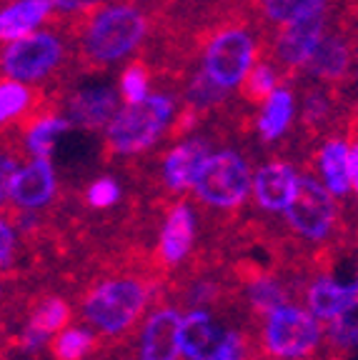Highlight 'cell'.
Wrapping results in <instances>:
<instances>
[{
	"instance_id": "obj_1",
	"label": "cell",
	"mask_w": 358,
	"mask_h": 360,
	"mask_svg": "<svg viewBox=\"0 0 358 360\" xmlns=\"http://www.w3.org/2000/svg\"><path fill=\"white\" fill-rule=\"evenodd\" d=\"M148 305V285L138 278H106L80 300V315L101 335H123Z\"/></svg>"
},
{
	"instance_id": "obj_2",
	"label": "cell",
	"mask_w": 358,
	"mask_h": 360,
	"mask_svg": "<svg viewBox=\"0 0 358 360\" xmlns=\"http://www.w3.org/2000/svg\"><path fill=\"white\" fill-rule=\"evenodd\" d=\"M171 115L173 101L168 96H146L140 103H125L106 125L108 146L121 155L148 150L161 138Z\"/></svg>"
},
{
	"instance_id": "obj_3",
	"label": "cell",
	"mask_w": 358,
	"mask_h": 360,
	"mask_svg": "<svg viewBox=\"0 0 358 360\" xmlns=\"http://www.w3.org/2000/svg\"><path fill=\"white\" fill-rule=\"evenodd\" d=\"M148 30L143 13L130 6H108L90 18L85 28V53L95 63H113L138 48Z\"/></svg>"
},
{
	"instance_id": "obj_4",
	"label": "cell",
	"mask_w": 358,
	"mask_h": 360,
	"mask_svg": "<svg viewBox=\"0 0 358 360\" xmlns=\"http://www.w3.org/2000/svg\"><path fill=\"white\" fill-rule=\"evenodd\" d=\"M323 340L321 321L311 310L283 303L266 315L264 348L278 360H303Z\"/></svg>"
},
{
	"instance_id": "obj_5",
	"label": "cell",
	"mask_w": 358,
	"mask_h": 360,
	"mask_svg": "<svg viewBox=\"0 0 358 360\" xmlns=\"http://www.w3.org/2000/svg\"><path fill=\"white\" fill-rule=\"evenodd\" d=\"M251 168L238 153H211L193 183V193L211 208H238L251 193Z\"/></svg>"
},
{
	"instance_id": "obj_6",
	"label": "cell",
	"mask_w": 358,
	"mask_h": 360,
	"mask_svg": "<svg viewBox=\"0 0 358 360\" xmlns=\"http://www.w3.org/2000/svg\"><path fill=\"white\" fill-rule=\"evenodd\" d=\"M63 58V43L53 33H30L6 45L0 53V70L6 78L20 83H38L48 78Z\"/></svg>"
},
{
	"instance_id": "obj_7",
	"label": "cell",
	"mask_w": 358,
	"mask_h": 360,
	"mask_svg": "<svg viewBox=\"0 0 358 360\" xmlns=\"http://www.w3.org/2000/svg\"><path fill=\"white\" fill-rule=\"evenodd\" d=\"M285 220L306 240H326L336 225V202L321 180L303 175L296 195L285 205Z\"/></svg>"
},
{
	"instance_id": "obj_8",
	"label": "cell",
	"mask_w": 358,
	"mask_h": 360,
	"mask_svg": "<svg viewBox=\"0 0 358 360\" xmlns=\"http://www.w3.org/2000/svg\"><path fill=\"white\" fill-rule=\"evenodd\" d=\"M251 65H253V40L241 28L221 30L208 43L206 56H203V73L226 90L241 85V80L246 78Z\"/></svg>"
},
{
	"instance_id": "obj_9",
	"label": "cell",
	"mask_w": 358,
	"mask_h": 360,
	"mask_svg": "<svg viewBox=\"0 0 358 360\" xmlns=\"http://www.w3.org/2000/svg\"><path fill=\"white\" fill-rule=\"evenodd\" d=\"M56 191L58 180L51 158H30V163L18 168L8 202H13V208L23 210V213H35V210L51 205Z\"/></svg>"
},
{
	"instance_id": "obj_10",
	"label": "cell",
	"mask_w": 358,
	"mask_h": 360,
	"mask_svg": "<svg viewBox=\"0 0 358 360\" xmlns=\"http://www.w3.org/2000/svg\"><path fill=\"white\" fill-rule=\"evenodd\" d=\"M323 22H326V8H314L293 20L283 22V30L276 43V53H278L280 63L291 68L306 65L311 53L316 51V45L323 38Z\"/></svg>"
},
{
	"instance_id": "obj_11",
	"label": "cell",
	"mask_w": 358,
	"mask_h": 360,
	"mask_svg": "<svg viewBox=\"0 0 358 360\" xmlns=\"http://www.w3.org/2000/svg\"><path fill=\"white\" fill-rule=\"evenodd\" d=\"M180 318L175 308H158L140 328L138 360H180Z\"/></svg>"
},
{
	"instance_id": "obj_12",
	"label": "cell",
	"mask_w": 358,
	"mask_h": 360,
	"mask_svg": "<svg viewBox=\"0 0 358 360\" xmlns=\"http://www.w3.org/2000/svg\"><path fill=\"white\" fill-rule=\"evenodd\" d=\"M298 173L288 163H266L258 168L251 178V193L256 198V205L268 213H283L285 205L293 200L298 188Z\"/></svg>"
},
{
	"instance_id": "obj_13",
	"label": "cell",
	"mask_w": 358,
	"mask_h": 360,
	"mask_svg": "<svg viewBox=\"0 0 358 360\" xmlns=\"http://www.w3.org/2000/svg\"><path fill=\"white\" fill-rule=\"evenodd\" d=\"M308 310L319 318L321 323H328L343 313H351L358 308V288L356 283H343L331 276L316 278L306 290Z\"/></svg>"
},
{
	"instance_id": "obj_14",
	"label": "cell",
	"mask_w": 358,
	"mask_h": 360,
	"mask_svg": "<svg viewBox=\"0 0 358 360\" xmlns=\"http://www.w3.org/2000/svg\"><path fill=\"white\" fill-rule=\"evenodd\" d=\"M68 120L80 128H106L118 112V96L108 85H90L68 98Z\"/></svg>"
},
{
	"instance_id": "obj_15",
	"label": "cell",
	"mask_w": 358,
	"mask_h": 360,
	"mask_svg": "<svg viewBox=\"0 0 358 360\" xmlns=\"http://www.w3.org/2000/svg\"><path fill=\"white\" fill-rule=\"evenodd\" d=\"M223 335L226 328L208 310H190L180 318V355L185 360H208Z\"/></svg>"
},
{
	"instance_id": "obj_16",
	"label": "cell",
	"mask_w": 358,
	"mask_h": 360,
	"mask_svg": "<svg viewBox=\"0 0 358 360\" xmlns=\"http://www.w3.org/2000/svg\"><path fill=\"white\" fill-rule=\"evenodd\" d=\"M208 155H211V146L206 141H183L163 160V183L171 191L193 188Z\"/></svg>"
},
{
	"instance_id": "obj_17",
	"label": "cell",
	"mask_w": 358,
	"mask_h": 360,
	"mask_svg": "<svg viewBox=\"0 0 358 360\" xmlns=\"http://www.w3.org/2000/svg\"><path fill=\"white\" fill-rule=\"evenodd\" d=\"M193 238H196V215L185 202H178L166 215L161 238H158V253H161L163 263L175 265L188 258L190 248H193Z\"/></svg>"
},
{
	"instance_id": "obj_18",
	"label": "cell",
	"mask_w": 358,
	"mask_h": 360,
	"mask_svg": "<svg viewBox=\"0 0 358 360\" xmlns=\"http://www.w3.org/2000/svg\"><path fill=\"white\" fill-rule=\"evenodd\" d=\"M51 0H13L0 8V40L13 43L35 33L40 22L51 15Z\"/></svg>"
},
{
	"instance_id": "obj_19",
	"label": "cell",
	"mask_w": 358,
	"mask_h": 360,
	"mask_svg": "<svg viewBox=\"0 0 358 360\" xmlns=\"http://www.w3.org/2000/svg\"><path fill=\"white\" fill-rule=\"evenodd\" d=\"M319 168L323 175V186L333 198L351 193V175H348V143L328 141L319 155Z\"/></svg>"
},
{
	"instance_id": "obj_20",
	"label": "cell",
	"mask_w": 358,
	"mask_h": 360,
	"mask_svg": "<svg viewBox=\"0 0 358 360\" xmlns=\"http://www.w3.org/2000/svg\"><path fill=\"white\" fill-rule=\"evenodd\" d=\"M308 70L316 78L338 80L348 70V48L341 38H321L316 51L308 58Z\"/></svg>"
},
{
	"instance_id": "obj_21",
	"label": "cell",
	"mask_w": 358,
	"mask_h": 360,
	"mask_svg": "<svg viewBox=\"0 0 358 360\" xmlns=\"http://www.w3.org/2000/svg\"><path fill=\"white\" fill-rule=\"evenodd\" d=\"M293 120V96L291 90L276 88L266 98V108L258 118V130L264 135V141H276L288 130Z\"/></svg>"
},
{
	"instance_id": "obj_22",
	"label": "cell",
	"mask_w": 358,
	"mask_h": 360,
	"mask_svg": "<svg viewBox=\"0 0 358 360\" xmlns=\"http://www.w3.org/2000/svg\"><path fill=\"white\" fill-rule=\"evenodd\" d=\"M70 128V120L58 118V115H45L38 118L28 130H25V150L33 158H51L56 150V143L61 141V135Z\"/></svg>"
},
{
	"instance_id": "obj_23",
	"label": "cell",
	"mask_w": 358,
	"mask_h": 360,
	"mask_svg": "<svg viewBox=\"0 0 358 360\" xmlns=\"http://www.w3.org/2000/svg\"><path fill=\"white\" fill-rule=\"evenodd\" d=\"M30 103H33V93H30L28 83L13 78L0 80V130L20 120L28 112Z\"/></svg>"
},
{
	"instance_id": "obj_24",
	"label": "cell",
	"mask_w": 358,
	"mask_h": 360,
	"mask_svg": "<svg viewBox=\"0 0 358 360\" xmlns=\"http://www.w3.org/2000/svg\"><path fill=\"white\" fill-rule=\"evenodd\" d=\"M68 318H70V305L63 298H43L38 305H33L28 315V330L43 333V335L51 338L53 333L63 330L68 326Z\"/></svg>"
},
{
	"instance_id": "obj_25",
	"label": "cell",
	"mask_w": 358,
	"mask_h": 360,
	"mask_svg": "<svg viewBox=\"0 0 358 360\" xmlns=\"http://www.w3.org/2000/svg\"><path fill=\"white\" fill-rule=\"evenodd\" d=\"M246 298L251 303V308L261 315H268L271 310L280 308L283 303H288V290L280 281L268 276H258L248 283Z\"/></svg>"
},
{
	"instance_id": "obj_26",
	"label": "cell",
	"mask_w": 358,
	"mask_h": 360,
	"mask_svg": "<svg viewBox=\"0 0 358 360\" xmlns=\"http://www.w3.org/2000/svg\"><path fill=\"white\" fill-rule=\"evenodd\" d=\"M93 333L85 328H63L53 340V355L56 360H85V355L93 350Z\"/></svg>"
},
{
	"instance_id": "obj_27",
	"label": "cell",
	"mask_w": 358,
	"mask_h": 360,
	"mask_svg": "<svg viewBox=\"0 0 358 360\" xmlns=\"http://www.w3.org/2000/svg\"><path fill=\"white\" fill-rule=\"evenodd\" d=\"M326 338L338 350H358V308L328 321Z\"/></svg>"
},
{
	"instance_id": "obj_28",
	"label": "cell",
	"mask_w": 358,
	"mask_h": 360,
	"mask_svg": "<svg viewBox=\"0 0 358 360\" xmlns=\"http://www.w3.org/2000/svg\"><path fill=\"white\" fill-rule=\"evenodd\" d=\"M243 85V96L251 103H264L266 98L276 90V73L268 65L258 63V65H251V70L246 73V78L241 80Z\"/></svg>"
},
{
	"instance_id": "obj_29",
	"label": "cell",
	"mask_w": 358,
	"mask_h": 360,
	"mask_svg": "<svg viewBox=\"0 0 358 360\" xmlns=\"http://www.w3.org/2000/svg\"><path fill=\"white\" fill-rule=\"evenodd\" d=\"M314 8H326V0H264L266 15L276 22H288Z\"/></svg>"
},
{
	"instance_id": "obj_30",
	"label": "cell",
	"mask_w": 358,
	"mask_h": 360,
	"mask_svg": "<svg viewBox=\"0 0 358 360\" xmlns=\"http://www.w3.org/2000/svg\"><path fill=\"white\" fill-rule=\"evenodd\" d=\"M85 200H88V205L95 210L113 208V205L121 200V186H118V180H113V178L93 180L88 186V193H85Z\"/></svg>"
},
{
	"instance_id": "obj_31",
	"label": "cell",
	"mask_w": 358,
	"mask_h": 360,
	"mask_svg": "<svg viewBox=\"0 0 358 360\" xmlns=\"http://www.w3.org/2000/svg\"><path fill=\"white\" fill-rule=\"evenodd\" d=\"M188 96H190V103H193V105H198V108L216 105V103L223 101L226 88H221V85L216 83L213 78H208L206 73H198L196 78H193V83H190Z\"/></svg>"
},
{
	"instance_id": "obj_32",
	"label": "cell",
	"mask_w": 358,
	"mask_h": 360,
	"mask_svg": "<svg viewBox=\"0 0 358 360\" xmlns=\"http://www.w3.org/2000/svg\"><path fill=\"white\" fill-rule=\"evenodd\" d=\"M121 93H123L125 103H140L143 98L148 96V75L146 68L135 63L121 75Z\"/></svg>"
},
{
	"instance_id": "obj_33",
	"label": "cell",
	"mask_w": 358,
	"mask_h": 360,
	"mask_svg": "<svg viewBox=\"0 0 358 360\" xmlns=\"http://www.w3.org/2000/svg\"><path fill=\"white\" fill-rule=\"evenodd\" d=\"M208 360H246V340L238 330H226L218 348L208 355Z\"/></svg>"
},
{
	"instance_id": "obj_34",
	"label": "cell",
	"mask_w": 358,
	"mask_h": 360,
	"mask_svg": "<svg viewBox=\"0 0 358 360\" xmlns=\"http://www.w3.org/2000/svg\"><path fill=\"white\" fill-rule=\"evenodd\" d=\"M18 255V236L13 225L0 215V270L11 268Z\"/></svg>"
},
{
	"instance_id": "obj_35",
	"label": "cell",
	"mask_w": 358,
	"mask_h": 360,
	"mask_svg": "<svg viewBox=\"0 0 358 360\" xmlns=\"http://www.w3.org/2000/svg\"><path fill=\"white\" fill-rule=\"evenodd\" d=\"M18 160L13 155H6V153H0V205H6L11 200V186H13V178L18 173Z\"/></svg>"
},
{
	"instance_id": "obj_36",
	"label": "cell",
	"mask_w": 358,
	"mask_h": 360,
	"mask_svg": "<svg viewBox=\"0 0 358 360\" xmlns=\"http://www.w3.org/2000/svg\"><path fill=\"white\" fill-rule=\"evenodd\" d=\"M101 0H51V6L61 13H78L85 11V8H93L98 6Z\"/></svg>"
},
{
	"instance_id": "obj_37",
	"label": "cell",
	"mask_w": 358,
	"mask_h": 360,
	"mask_svg": "<svg viewBox=\"0 0 358 360\" xmlns=\"http://www.w3.org/2000/svg\"><path fill=\"white\" fill-rule=\"evenodd\" d=\"M348 175H351V191L358 198V143L348 148Z\"/></svg>"
},
{
	"instance_id": "obj_38",
	"label": "cell",
	"mask_w": 358,
	"mask_h": 360,
	"mask_svg": "<svg viewBox=\"0 0 358 360\" xmlns=\"http://www.w3.org/2000/svg\"><path fill=\"white\" fill-rule=\"evenodd\" d=\"M353 283H356V288H358V270H356V278H353Z\"/></svg>"
},
{
	"instance_id": "obj_39",
	"label": "cell",
	"mask_w": 358,
	"mask_h": 360,
	"mask_svg": "<svg viewBox=\"0 0 358 360\" xmlns=\"http://www.w3.org/2000/svg\"><path fill=\"white\" fill-rule=\"evenodd\" d=\"M0 285H3V283H0ZM0 290H3V288H0Z\"/></svg>"
}]
</instances>
